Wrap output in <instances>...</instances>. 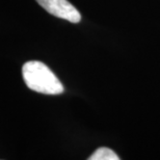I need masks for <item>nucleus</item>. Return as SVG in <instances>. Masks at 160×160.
Listing matches in <instances>:
<instances>
[{"mask_svg": "<svg viewBox=\"0 0 160 160\" xmlns=\"http://www.w3.org/2000/svg\"><path fill=\"white\" fill-rule=\"evenodd\" d=\"M22 75L25 84L31 91L44 95H60L65 91L59 79L42 62L31 60L25 62Z\"/></svg>", "mask_w": 160, "mask_h": 160, "instance_id": "obj_1", "label": "nucleus"}, {"mask_svg": "<svg viewBox=\"0 0 160 160\" xmlns=\"http://www.w3.org/2000/svg\"><path fill=\"white\" fill-rule=\"evenodd\" d=\"M49 14L67 20L72 23H78L81 20V15L74 5L68 0H36Z\"/></svg>", "mask_w": 160, "mask_h": 160, "instance_id": "obj_2", "label": "nucleus"}, {"mask_svg": "<svg viewBox=\"0 0 160 160\" xmlns=\"http://www.w3.org/2000/svg\"><path fill=\"white\" fill-rule=\"evenodd\" d=\"M88 160H120V157L111 149L102 147L96 150L88 157Z\"/></svg>", "mask_w": 160, "mask_h": 160, "instance_id": "obj_3", "label": "nucleus"}]
</instances>
